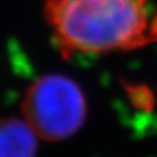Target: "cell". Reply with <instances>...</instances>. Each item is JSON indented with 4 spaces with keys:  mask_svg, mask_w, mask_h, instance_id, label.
Here are the masks:
<instances>
[{
    "mask_svg": "<svg viewBox=\"0 0 157 157\" xmlns=\"http://www.w3.org/2000/svg\"><path fill=\"white\" fill-rule=\"evenodd\" d=\"M43 17L65 59L131 51L157 41L152 0H44Z\"/></svg>",
    "mask_w": 157,
    "mask_h": 157,
    "instance_id": "1",
    "label": "cell"
},
{
    "mask_svg": "<svg viewBox=\"0 0 157 157\" xmlns=\"http://www.w3.org/2000/svg\"><path fill=\"white\" fill-rule=\"evenodd\" d=\"M22 116L37 138L58 142L78 132L87 117V99L72 77L48 73L26 88Z\"/></svg>",
    "mask_w": 157,
    "mask_h": 157,
    "instance_id": "2",
    "label": "cell"
},
{
    "mask_svg": "<svg viewBox=\"0 0 157 157\" xmlns=\"http://www.w3.org/2000/svg\"><path fill=\"white\" fill-rule=\"evenodd\" d=\"M37 135L24 119L0 117V157H36Z\"/></svg>",
    "mask_w": 157,
    "mask_h": 157,
    "instance_id": "3",
    "label": "cell"
}]
</instances>
